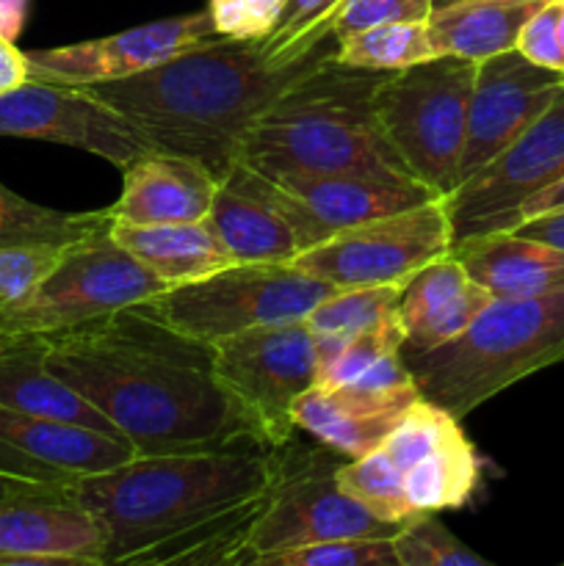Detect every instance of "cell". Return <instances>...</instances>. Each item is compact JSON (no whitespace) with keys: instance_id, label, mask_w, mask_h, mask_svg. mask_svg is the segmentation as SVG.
<instances>
[{"instance_id":"22","label":"cell","mask_w":564,"mask_h":566,"mask_svg":"<svg viewBox=\"0 0 564 566\" xmlns=\"http://www.w3.org/2000/svg\"><path fill=\"white\" fill-rule=\"evenodd\" d=\"M0 407L122 437L97 407L48 368V343L36 332H0Z\"/></svg>"},{"instance_id":"11","label":"cell","mask_w":564,"mask_h":566,"mask_svg":"<svg viewBox=\"0 0 564 566\" xmlns=\"http://www.w3.org/2000/svg\"><path fill=\"white\" fill-rule=\"evenodd\" d=\"M213 368L221 385L258 426L263 448L293 440L291 407L315 387L318 357L304 318L260 324L213 343Z\"/></svg>"},{"instance_id":"32","label":"cell","mask_w":564,"mask_h":566,"mask_svg":"<svg viewBox=\"0 0 564 566\" xmlns=\"http://www.w3.org/2000/svg\"><path fill=\"white\" fill-rule=\"evenodd\" d=\"M398 566H490L484 556L470 551L431 512L409 517L393 536Z\"/></svg>"},{"instance_id":"29","label":"cell","mask_w":564,"mask_h":566,"mask_svg":"<svg viewBox=\"0 0 564 566\" xmlns=\"http://www.w3.org/2000/svg\"><path fill=\"white\" fill-rule=\"evenodd\" d=\"M108 210L64 213L20 197L0 182V247H70L88 235L111 230Z\"/></svg>"},{"instance_id":"39","label":"cell","mask_w":564,"mask_h":566,"mask_svg":"<svg viewBox=\"0 0 564 566\" xmlns=\"http://www.w3.org/2000/svg\"><path fill=\"white\" fill-rule=\"evenodd\" d=\"M514 50H518L520 55H525L531 64L545 66V70L562 72L564 75V48L562 39H558L556 0H547L542 9H536L534 14L525 20V25L520 28L518 48Z\"/></svg>"},{"instance_id":"19","label":"cell","mask_w":564,"mask_h":566,"mask_svg":"<svg viewBox=\"0 0 564 566\" xmlns=\"http://www.w3.org/2000/svg\"><path fill=\"white\" fill-rule=\"evenodd\" d=\"M420 398L418 387H368L348 381L341 387H310L293 401L296 429L324 448L354 459L376 451L390 437L401 415Z\"/></svg>"},{"instance_id":"30","label":"cell","mask_w":564,"mask_h":566,"mask_svg":"<svg viewBox=\"0 0 564 566\" xmlns=\"http://www.w3.org/2000/svg\"><path fill=\"white\" fill-rule=\"evenodd\" d=\"M437 59L431 50L426 22H385L341 39L335 50L337 64L359 70L396 72L420 61Z\"/></svg>"},{"instance_id":"23","label":"cell","mask_w":564,"mask_h":566,"mask_svg":"<svg viewBox=\"0 0 564 566\" xmlns=\"http://www.w3.org/2000/svg\"><path fill=\"white\" fill-rule=\"evenodd\" d=\"M451 254L495 298H525L564 287V252L518 232H487L451 247Z\"/></svg>"},{"instance_id":"10","label":"cell","mask_w":564,"mask_h":566,"mask_svg":"<svg viewBox=\"0 0 564 566\" xmlns=\"http://www.w3.org/2000/svg\"><path fill=\"white\" fill-rule=\"evenodd\" d=\"M330 453L335 451L326 448V453H307L304 459L282 453V475L269 492L263 512L252 523L243 564L263 566L265 558L276 553L332 539H393L401 531V523L376 517L341 490V462L330 459Z\"/></svg>"},{"instance_id":"45","label":"cell","mask_w":564,"mask_h":566,"mask_svg":"<svg viewBox=\"0 0 564 566\" xmlns=\"http://www.w3.org/2000/svg\"><path fill=\"white\" fill-rule=\"evenodd\" d=\"M558 3V39H562V48H564V0H556Z\"/></svg>"},{"instance_id":"5","label":"cell","mask_w":564,"mask_h":566,"mask_svg":"<svg viewBox=\"0 0 564 566\" xmlns=\"http://www.w3.org/2000/svg\"><path fill=\"white\" fill-rule=\"evenodd\" d=\"M404 363L420 396L457 420L468 418L525 376L564 363V287L492 298L457 337Z\"/></svg>"},{"instance_id":"41","label":"cell","mask_w":564,"mask_h":566,"mask_svg":"<svg viewBox=\"0 0 564 566\" xmlns=\"http://www.w3.org/2000/svg\"><path fill=\"white\" fill-rule=\"evenodd\" d=\"M506 232H518V235L547 243V247L564 252V210H558V213L536 216V219H529V221H520L518 227H512V230Z\"/></svg>"},{"instance_id":"2","label":"cell","mask_w":564,"mask_h":566,"mask_svg":"<svg viewBox=\"0 0 564 566\" xmlns=\"http://www.w3.org/2000/svg\"><path fill=\"white\" fill-rule=\"evenodd\" d=\"M282 475V448L133 457L66 486L105 528V564H238Z\"/></svg>"},{"instance_id":"40","label":"cell","mask_w":564,"mask_h":566,"mask_svg":"<svg viewBox=\"0 0 564 566\" xmlns=\"http://www.w3.org/2000/svg\"><path fill=\"white\" fill-rule=\"evenodd\" d=\"M558 210H564V175L556 177V180H553L551 186L542 188V191H536L534 197L525 199V202L518 208V213H514L509 230L518 227L520 221L536 219V216H545V213H558Z\"/></svg>"},{"instance_id":"38","label":"cell","mask_w":564,"mask_h":566,"mask_svg":"<svg viewBox=\"0 0 564 566\" xmlns=\"http://www.w3.org/2000/svg\"><path fill=\"white\" fill-rule=\"evenodd\" d=\"M64 247H0V307L25 298L44 280Z\"/></svg>"},{"instance_id":"12","label":"cell","mask_w":564,"mask_h":566,"mask_svg":"<svg viewBox=\"0 0 564 566\" xmlns=\"http://www.w3.org/2000/svg\"><path fill=\"white\" fill-rule=\"evenodd\" d=\"M451 219L442 199L415 205L341 230L299 252L293 269L335 287L407 285L424 265L451 252Z\"/></svg>"},{"instance_id":"17","label":"cell","mask_w":564,"mask_h":566,"mask_svg":"<svg viewBox=\"0 0 564 566\" xmlns=\"http://www.w3.org/2000/svg\"><path fill=\"white\" fill-rule=\"evenodd\" d=\"M562 92V72L531 64L518 50L479 61L468 103L459 182L503 153Z\"/></svg>"},{"instance_id":"24","label":"cell","mask_w":564,"mask_h":566,"mask_svg":"<svg viewBox=\"0 0 564 566\" xmlns=\"http://www.w3.org/2000/svg\"><path fill=\"white\" fill-rule=\"evenodd\" d=\"M111 235L169 287L202 280L232 265L224 243L205 219L180 221V224H116L114 221Z\"/></svg>"},{"instance_id":"13","label":"cell","mask_w":564,"mask_h":566,"mask_svg":"<svg viewBox=\"0 0 564 566\" xmlns=\"http://www.w3.org/2000/svg\"><path fill=\"white\" fill-rule=\"evenodd\" d=\"M564 175V92L503 153L459 182L442 202L453 243L503 232L520 205Z\"/></svg>"},{"instance_id":"6","label":"cell","mask_w":564,"mask_h":566,"mask_svg":"<svg viewBox=\"0 0 564 566\" xmlns=\"http://www.w3.org/2000/svg\"><path fill=\"white\" fill-rule=\"evenodd\" d=\"M476 66L479 61L437 55L387 72L374 94L379 130L404 171L442 199L459 186Z\"/></svg>"},{"instance_id":"18","label":"cell","mask_w":564,"mask_h":566,"mask_svg":"<svg viewBox=\"0 0 564 566\" xmlns=\"http://www.w3.org/2000/svg\"><path fill=\"white\" fill-rule=\"evenodd\" d=\"M105 528L64 490L0 501V566H108Z\"/></svg>"},{"instance_id":"8","label":"cell","mask_w":564,"mask_h":566,"mask_svg":"<svg viewBox=\"0 0 564 566\" xmlns=\"http://www.w3.org/2000/svg\"><path fill=\"white\" fill-rule=\"evenodd\" d=\"M166 282L144 269L111 230L64 247L44 280L20 302L0 307V332L72 329L105 318L116 310L136 307L166 291Z\"/></svg>"},{"instance_id":"1","label":"cell","mask_w":564,"mask_h":566,"mask_svg":"<svg viewBox=\"0 0 564 566\" xmlns=\"http://www.w3.org/2000/svg\"><path fill=\"white\" fill-rule=\"evenodd\" d=\"M42 337L48 368L97 407L138 457L263 446L216 376L213 348L136 307Z\"/></svg>"},{"instance_id":"9","label":"cell","mask_w":564,"mask_h":566,"mask_svg":"<svg viewBox=\"0 0 564 566\" xmlns=\"http://www.w3.org/2000/svg\"><path fill=\"white\" fill-rule=\"evenodd\" d=\"M227 180L263 197L291 224L299 252L363 221L442 199L398 171H285L263 177L238 164Z\"/></svg>"},{"instance_id":"26","label":"cell","mask_w":564,"mask_h":566,"mask_svg":"<svg viewBox=\"0 0 564 566\" xmlns=\"http://www.w3.org/2000/svg\"><path fill=\"white\" fill-rule=\"evenodd\" d=\"M205 221L224 243L232 263H291L299 254L291 224L236 180L221 182Z\"/></svg>"},{"instance_id":"27","label":"cell","mask_w":564,"mask_h":566,"mask_svg":"<svg viewBox=\"0 0 564 566\" xmlns=\"http://www.w3.org/2000/svg\"><path fill=\"white\" fill-rule=\"evenodd\" d=\"M479 484V457L462 429L404 473V492L415 514L448 512L470 501Z\"/></svg>"},{"instance_id":"33","label":"cell","mask_w":564,"mask_h":566,"mask_svg":"<svg viewBox=\"0 0 564 566\" xmlns=\"http://www.w3.org/2000/svg\"><path fill=\"white\" fill-rule=\"evenodd\" d=\"M343 0H285L280 22L263 39L269 64L282 66L332 36V17Z\"/></svg>"},{"instance_id":"20","label":"cell","mask_w":564,"mask_h":566,"mask_svg":"<svg viewBox=\"0 0 564 566\" xmlns=\"http://www.w3.org/2000/svg\"><path fill=\"white\" fill-rule=\"evenodd\" d=\"M492 293L468 274L451 252L431 260L404 285L398 324L404 329L401 357H415L457 337L487 304Z\"/></svg>"},{"instance_id":"36","label":"cell","mask_w":564,"mask_h":566,"mask_svg":"<svg viewBox=\"0 0 564 566\" xmlns=\"http://www.w3.org/2000/svg\"><path fill=\"white\" fill-rule=\"evenodd\" d=\"M431 0H343L332 17V36L341 39L385 22H426Z\"/></svg>"},{"instance_id":"35","label":"cell","mask_w":564,"mask_h":566,"mask_svg":"<svg viewBox=\"0 0 564 566\" xmlns=\"http://www.w3.org/2000/svg\"><path fill=\"white\" fill-rule=\"evenodd\" d=\"M263 566H398L393 539H332L269 556Z\"/></svg>"},{"instance_id":"46","label":"cell","mask_w":564,"mask_h":566,"mask_svg":"<svg viewBox=\"0 0 564 566\" xmlns=\"http://www.w3.org/2000/svg\"><path fill=\"white\" fill-rule=\"evenodd\" d=\"M451 3H459V0H431V11L442 9V6H451Z\"/></svg>"},{"instance_id":"25","label":"cell","mask_w":564,"mask_h":566,"mask_svg":"<svg viewBox=\"0 0 564 566\" xmlns=\"http://www.w3.org/2000/svg\"><path fill=\"white\" fill-rule=\"evenodd\" d=\"M547 0H459L435 9L426 33L435 55L484 61L518 48L520 28Z\"/></svg>"},{"instance_id":"28","label":"cell","mask_w":564,"mask_h":566,"mask_svg":"<svg viewBox=\"0 0 564 566\" xmlns=\"http://www.w3.org/2000/svg\"><path fill=\"white\" fill-rule=\"evenodd\" d=\"M401 291L404 285L337 287L335 293L321 298L304 318V324L313 332L318 368L330 363L354 335L396 313Z\"/></svg>"},{"instance_id":"31","label":"cell","mask_w":564,"mask_h":566,"mask_svg":"<svg viewBox=\"0 0 564 566\" xmlns=\"http://www.w3.org/2000/svg\"><path fill=\"white\" fill-rule=\"evenodd\" d=\"M337 484L359 506L387 523L404 525L409 517H415L407 492H404V473L385 457L382 448L365 453V457L343 459L337 464Z\"/></svg>"},{"instance_id":"15","label":"cell","mask_w":564,"mask_h":566,"mask_svg":"<svg viewBox=\"0 0 564 566\" xmlns=\"http://www.w3.org/2000/svg\"><path fill=\"white\" fill-rule=\"evenodd\" d=\"M208 9L194 14L166 17L147 25L127 28L92 42L64 44L50 50H28L25 64L31 81L61 83V86H88V83L122 81L138 75L197 44L216 39Z\"/></svg>"},{"instance_id":"14","label":"cell","mask_w":564,"mask_h":566,"mask_svg":"<svg viewBox=\"0 0 564 566\" xmlns=\"http://www.w3.org/2000/svg\"><path fill=\"white\" fill-rule=\"evenodd\" d=\"M0 136L64 144L97 155L116 169L153 153L119 111L86 88L31 77L0 94Z\"/></svg>"},{"instance_id":"21","label":"cell","mask_w":564,"mask_h":566,"mask_svg":"<svg viewBox=\"0 0 564 566\" xmlns=\"http://www.w3.org/2000/svg\"><path fill=\"white\" fill-rule=\"evenodd\" d=\"M221 182L180 155L147 153L122 169V193L108 208L116 224L202 221Z\"/></svg>"},{"instance_id":"42","label":"cell","mask_w":564,"mask_h":566,"mask_svg":"<svg viewBox=\"0 0 564 566\" xmlns=\"http://www.w3.org/2000/svg\"><path fill=\"white\" fill-rule=\"evenodd\" d=\"M22 81H28V64L25 53L17 50L14 42L0 36V94L9 92V88L20 86Z\"/></svg>"},{"instance_id":"44","label":"cell","mask_w":564,"mask_h":566,"mask_svg":"<svg viewBox=\"0 0 564 566\" xmlns=\"http://www.w3.org/2000/svg\"><path fill=\"white\" fill-rule=\"evenodd\" d=\"M17 492H50L44 486H31V484H20V481H11L0 475V501L9 495H17Z\"/></svg>"},{"instance_id":"37","label":"cell","mask_w":564,"mask_h":566,"mask_svg":"<svg viewBox=\"0 0 564 566\" xmlns=\"http://www.w3.org/2000/svg\"><path fill=\"white\" fill-rule=\"evenodd\" d=\"M282 9L285 0H208V14L216 33L241 42L269 36L280 22Z\"/></svg>"},{"instance_id":"4","label":"cell","mask_w":564,"mask_h":566,"mask_svg":"<svg viewBox=\"0 0 564 566\" xmlns=\"http://www.w3.org/2000/svg\"><path fill=\"white\" fill-rule=\"evenodd\" d=\"M387 72L315 66L254 119L241 164L263 177L285 171H398L407 175L376 122L374 94Z\"/></svg>"},{"instance_id":"43","label":"cell","mask_w":564,"mask_h":566,"mask_svg":"<svg viewBox=\"0 0 564 566\" xmlns=\"http://www.w3.org/2000/svg\"><path fill=\"white\" fill-rule=\"evenodd\" d=\"M28 3L31 0H0V36L17 42L28 17Z\"/></svg>"},{"instance_id":"34","label":"cell","mask_w":564,"mask_h":566,"mask_svg":"<svg viewBox=\"0 0 564 566\" xmlns=\"http://www.w3.org/2000/svg\"><path fill=\"white\" fill-rule=\"evenodd\" d=\"M404 346V329L398 324V315L390 313L379 324L368 326L359 335H354L335 357L321 365L315 376V387H341L359 379L368 368H374L387 354H398Z\"/></svg>"},{"instance_id":"7","label":"cell","mask_w":564,"mask_h":566,"mask_svg":"<svg viewBox=\"0 0 564 566\" xmlns=\"http://www.w3.org/2000/svg\"><path fill=\"white\" fill-rule=\"evenodd\" d=\"M335 291V285L291 263H232L202 280L166 287L136 304V310L191 340L213 346L252 326L307 318L310 310Z\"/></svg>"},{"instance_id":"16","label":"cell","mask_w":564,"mask_h":566,"mask_svg":"<svg viewBox=\"0 0 564 566\" xmlns=\"http://www.w3.org/2000/svg\"><path fill=\"white\" fill-rule=\"evenodd\" d=\"M138 457L122 437L0 407V475L20 484L66 490Z\"/></svg>"},{"instance_id":"3","label":"cell","mask_w":564,"mask_h":566,"mask_svg":"<svg viewBox=\"0 0 564 566\" xmlns=\"http://www.w3.org/2000/svg\"><path fill=\"white\" fill-rule=\"evenodd\" d=\"M330 36L288 64H269L263 39L216 36L138 75L88 83L92 97L119 111L153 153L180 155L219 182L241 164V144L260 114L285 88L335 59Z\"/></svg>"}]
</instances>
